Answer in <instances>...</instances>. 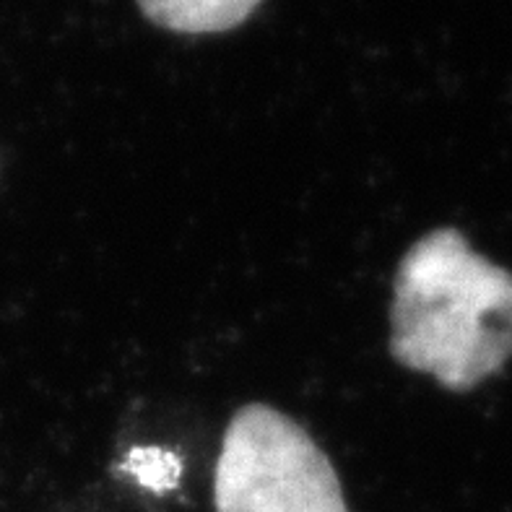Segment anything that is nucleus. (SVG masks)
Segmentation results:
<instances>
[{"label": "nucleus", "mask_w": 512, "mask_h": 512, "mask_svg": "<svg viewBox=\"0 0 512 512\" xmlns=\"http://www.w3.org/2000/svg\"><path fill=\"white\" fill-rule=\"evenodd\" d=\"M390 354L401 367L466 393L512 357V273L455 227L406 250L393 279Z\"/></svg>", "instance_id": "nucleus-1"}, {"label": "nucleus", "mask_w": 512, "mask_h": 512, "mask_svg": "<svg viewBox=\"0 0 512 512\" xmlns=\"http://www.w3.org/2000/svg\"><path fill=\"white\" fill-rule=\"evenodd\" d=\"M216 512H349L331 458L292 416L247 403L227 427L214 474Z\"/></svg>", "instance_id": "nucleus-2"}, {"label": "nucleus", "mask_w": 512, "mask_h": 512, "mask_svg": "<svg viewBox=\"0 0 512 512\" xmlns=\"http://www.w3.org/2000/svg\"><path fill=\"white\" fill-rule=\"evenodd\" d=\"M263 0H138L143 16L182 34L229 32L253 16Z\"/></svg>", "instance_id": "nucleus-3"}, {"label": "nucleus", "mask_w": 512, "mask_h": 512, "mask_svg": "<svg viewBox=\"0 0 512 512\" xmlns=\"http://www.w3.org/2000/svg\"><path fill=\"white\" fill-rule=\"evenodd\" d=\"M180 458L169 450L159 448H136L130 450L128 458L120 463V471L143 484V487L154 489V492H167L180 481Z\"/></svg>", "instance_id": "nucleus-4"}]
</instances>
